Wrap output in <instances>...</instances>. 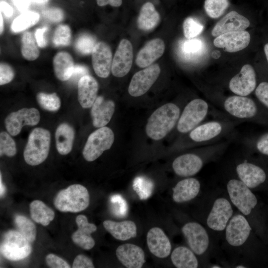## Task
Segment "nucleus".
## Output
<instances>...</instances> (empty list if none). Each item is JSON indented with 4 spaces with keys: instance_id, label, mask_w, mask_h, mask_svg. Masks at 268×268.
<instances>
[{
    "instance_id": "nucleus-3",
    "label": "nucleus",
    "mask_w": 268,
    "mask_h": 268,
    "mask_svg": "<svg viewBox=\"0 0 268 268\" xmlns=\"http://www.w3.org/2000/svg\"><path fill=\"white\" fill-rule=\"evenodd\" d=\"M180 114L181 109L176 104L168 103L160 107L148 119L146 134L155 140L164 138L176 125Z\"/></svg>"
},
{
    "instance_id": "nucleus-29",
    "label": "nucleus",
    "mask_w": 268,
    "mask_h": 268,
    "mask_svg": "<svg viewBox=\"0 0 268 268\" xmlns=\"http://www.w3.org/2000/svg\"><path fill=\"white\" fill-rule=\"evenodd\" d=\"M74 138L73 128L67 123L60 124L56 131V147L61 155H67L71 150Z\"/></svg>"
},
{
    "instance_id": "nucleus-6",
    "label": "nucleus",
    "mask_w": 268,
    "mask_h": 268,
    "mask_svg": "<svg viewBox=\"0 0 268 268\" xmlns=\"http://www.w3.org/2000/svg\"><path fill=\"white\" fill-rule=\"evenodd\" d=\"M252 231L248 220L238 211L234 214L224 230L226 243L234 250L245 252Z\"/></svg>"
},
{
    "instance_id": "nucleus-5",
    "label": "nucleus",
    "mask_w": 268,
    "mask_h": 268,
    "mask_svg": "<svg viewBox=\"0 0 268 268\" xmlns=\"http://www.w3.org/2000/svg\"><path fill=\"white\" fill-rule=\"evenodd\" d=\"M54 203L62 212H80L88 206L89 195L83 186L73 184L60 191L55 197Z\"/></svg>"
},
{
    "instance_id": "nucleus-33",
    "label": "nucleus",
    "mask_w": 268,
    "mask_h": 268,
    "mask_svg": "<svg viewBox=\"0 0 268 268\" xmlns=\"http://www.w3.org/2000/svg\"><path fill=\"white\" fill-rule=\"evenodd\" d=\"M35 40L30 32H25L22 35L21 52L22 56L27 60L34 61L39 56L40 52Z\"/></svg>"
},
{
    "instance_id": "nucleus-34",
    "label": "nucleus",
    "mask_w": 268,
    "mask_h": 268,
    "mask_svg": "<svg viewBox=\"0 0 268 268\" xmlns=\"http://www.w3.org/2000/svg\"><path fill=\"white\" fill-rule=\"evenodd\" d=\"M39 18V14L35 12H25L14 19L11 29L14 32L24 31L36 24Z\"/></svg>"
},
{
    "instance_id": "nucleus-17",
    "label": "nucleus",
    "mask_w": 268,
    "mask_h": 268,
    "mask_svg": "<svg viewBox=\"0 0 268 268\" xmlns=\"http://www.w3.org/2000/svg\"><path fill=\"white\" fill-rule=\"evenodd\" d=\"M251 40L250 33L246 31H231L221 34L213 40L214 45L229 53L236 52L246 48Z\"/></svg>"
},
{
    "instance_id": "nucleus-59",
    "label": "nucleus",
    "mask_w": 268,
    "mask_h": 268,
    "mask_svg": "<svg viewBox=\"0 0 268 268\" xmlns=\"http://www.w3.org/2000/svg\"><path fill=\"white\" fill-rule=\"evenodd\" d=\"M32 0V1L35 3H40V4L45 3L48 1V0Z\"/></svg>"
},
{
    "instance_id": "nucleus-13",
    "label": "nucleus",
    "mask_w": 268,
    "mask_h": 268,
    "mask_svg": "<svg viewBox=\"0 0 268 268\" xmlns=\"http://www.w3.org/2000/svg\"><path fill=\"white\" fill-rule=\"evenodd\" d=\"M182 233L190 248L197 255H205L210 247V238L206 229L196 222L186 223L182 228Z\"/></svg>"
},
{
    "instance_id": "nucleus-7",
    "label": "nucleus",
    "mask_w": 268,
    "mask_h": 268,
    "mask_svg": "<svg viewBox=\"0 0 268 268\" xmlns=\"http://www.w3.org/2000/svg\"><path fill=\"white\" fill-rule=\"evenodd\" d=\"M51 141L50 132L41 128L33 130L29 135L23 156L25 161L31 166L38 165L47 158Z\"/></svg>"
},
{
    "instance_id": "nucleus-40",
    "label": "nucleus",
    "mask_w": 268,
    "mask_h": 268,
    "mask_svg": "<svg viewBox=\"0 0 268 268\" xmlns=\"http://www.w3.org/2000/svg\"><path fill=\"white\" fill-rule=\"evenodd\" d=\"M71 39L70 28L67 25H59L54 31L52 42L57 47L67 46L69 45Z\"/></svg>"
},
{
    "instance_id": "nucleus-61",
    "label": "nucleus",
    "mask_w": 268,
    "mask_h": 268,
    "mask_svg": "<svg viewBox=\"0 0 268 268\" xmlns=\"http://www.w3.org/2000/svg\"><path fill=\"white\" fill-rule=\"evenodd\" d=\"M210 267L211 268H220L222 267L218 265H212Z\"/></svg>"
},
{
    "instance_id": "nucleus-28",
    "label": "nucleus",
    "mask_w": 268,
    "mask_h": 268,
    "mask_svg": "<svg viewBox=\"0 0 268 268\" xmlns=\"http://www.w3.org/2000/svg\"><path fill=\"white\" fill-rule=\"evenodd\" d=\"M53 63L54 73L58 79L63 81L70 79L75 66L72 57L69 53H58L54 56Z\"/></svg>"
},
{
    "instance_id": "nucleus-58",
    "label": "nucleus",
    "mask_w": 268,
    "mask_h": 268,
    "mask_svg": "<svg viewBox=\"0 0 268 268\" xmlns=\"http://www.w3.org/2000/svg\"><path fill=\"white\" fill-rule=\"evenodd\" d=\"M0 33H1L3 29V18H2L1 12H0Z\"/></svg>"
},
{
    "instance_id": "nucleus-44",
    "label": "nucleus",
    "mask_w": 268,
    "mask_h": 268,
    "mask_svg": "<svg viewBox=\"0 0 268 268\" xmlns=\"http://www.w3.org/2000/svg\"><path fill=\"white\" fill-rule=\"evenodd\" d=\"M204 48L202 41L198 39H190L185 41L182 47L183 53L188 56L201 54Z\"/></svg>"
},
{
    "instance_id": "nucleus-25",
    "label": "nucleus",
    "mask_w": 268,
    "mask_h": 268,
    "mask_svg": "<svg viewBox=\"0 0 268 268\" xmlns=\"http://www.w3.org/2000/svg\"><path fill=\"white\" fill-rule=\"evenodd\" d=\"M165 50L164 41L156 38L148 41L137 53L136 65L141 68L146 67L162 56Z\"/></svg>"
},
{
    "instance_id": "nucleus-14",
    "label": "nucleus",
    "mask_w": 268,
    "mask_h": 268,
    "mask_svg": "<svg viewBox=\"0 0 268 268\" xmlns=\"http://www.w3.org/2000/svg\"><path fill=\"white\" fill-rule=\"evenodd\" d=\"M40 120L39 111L34 108H22L9 114L4 121L8 133L12 136L18 134L24 126L37 125Z\"/></svg>"
},
{
    "instance_id": "nucleus-41",
    "label": "nucleus",
    "mask_w": 268,
    "mask_h": 268,
    "mask_svg": "<svg viewBox=\"0 0 268 268\" xmlns=\"http://www.w3.org/2000/svg\"><path fill=\"white\" fill-rule=\"evenodd\" d=\"M97 43L96 38L92 35L84 33L77 39L75 47L76 50L83 55H88L92 52Z\"/></svg>"
},
{
    "instance_id": "nucleus-26",
    "label": "nucleus",
    "mask_w": 268,
    "mask_h": 268,
    "mask_svg": "<svg viewBox=\"0 0 268 268\" xmlns=\"http://www.w3.org/2000/svg\"><path fill=\"white\" fill-rule=\"evenodd\" d=\"M78 100L83 108L91 107L97 98L98 83L92 76L87 74L80 78L77 84Z\"/></svg>"
},
{
    "instance_id": "nucleus-48",
    "label": "nucleus",
    "mask_w": 268,
    "mask_h": 268,
    "mask_svg": "<svg viewBox=\"0 0 268 268\" xmlns=\"http://www.w3.org/2000/svg\"><path fill=\"white\" fill-rule=\"evenodd\" d=\"M42 15L45 18L54 23L60 22L64 17V13L62 9L57 7L44 10L42 11Z\"/></svg>"
},
{
    "instance_id": "nucleus-54",
    "label": "nucleus",
    "mask_w": 268,
    "mask_h": 268,
    "mask_svg": "<svg viewBox=\"0 0 268 268\" xmlns=\"http://www.w3.org/2000/svg\"><path fill=\"white\" fill-rule=\"evenodd\" d=\"M0 12L7 17L11 16L13 13V8L7 2L1 1L0 2Z\"/></svg>"
},
{
    "instance_id": "nucleus-50",
    "label": "nucleus",
    "mask_w": 268,
    "mask_h": 268,
    "mask_svg": "<svg viewBox=\"0 0 268 268\" xmlns=\"http://www.w3.org/2000/svg\"><path fill=\"white\" fill-rule=\"evenodd\" d=\"M72 267L73 268H93L94 266L90 258L80 254L75 258Z\"/></svg>"
},
{
    "instance_id": "nucleus-4",
    "label": "nucleus",
    "mask_w": 268,
    "mask_h": 268,
    "mask_svg": "<svg viewBox=\"0 0 268 268\" xmlns=\"http://www.w3.org/2000/svg\"><path fill=\"white\" fill-rule=\"evenodd\" d=\"M212 105L202 98H197L189 101L180 114L176 124L177 132L187 134L202 123L212 112Z\"/></svg>"
},
{
    "instance_id": "nucleus-9",
    "label": "nucleus",
    "mask_w": 268,
    "mask_h": 268,
    "mask_svg": "<svg viewBox=\"0 0 268 268\" xmlns=\"http://www.w3.org/2000/svg\"><path fill=\"white\" fill-rule=\"evenodd\" d=\"M233 206L228 197L216 198L213 201L206 218L207 226L213 231H224L234 214Z\"/></svg>"
},
{
    "instance_id": "nucleus-22",
    "label": "nucleus",
    "mask_w": 268,
    "mask_h": 268,
    "mask_svg": "<svg viewBox=\"0 0 268 268\" xmlns=\"http://www.w3.org/2000/svg\"><path fill=\"white\" fill-rule=\"evenodd\" d=\"M77 230L71 236L73 242L84 250H90L95 245V241L91 234L97 230L96 226L88 222L84 215H79L76 218Z\"/></svg>"
},
{
    "instance_id": "nucleus-38",
    "label": "nucleus",
    "mask_w": 268,
    "mask_h": 268,
    "mask_svg": "<svg viewBox=\"0 0 268 268\" xmlns=\"http://www.w3.org/2000/svg\"><path fill=\"white\" fill-rule=\"evenodd\" d=\"M37 100L43 109L49 111L58 110L61 104V100L56 93L39 92L37 95Z\"/></svg>"
},
{
    "instance_id": "nucleus-11",
    "label": "nucleus",
    "mask_w": 268,
    "mask_h": 268,
    "mask_svg": "<svg viewBox=\"0 0 268 268\" xmlns=\"http://www.w3.org/2000/svg\"><path fill=\"white\" fill-rule=\"evenodd\" d=\"M0 250L5 258L15 261L29 256L32 248L30 242L19 231L10 230L4 234Z\"/></svg>"
},
{
    "instance_id": "nucleus-21",
    "label": "nucleus",
    "mask_w": 268,
    "mask_h": 268,
    "mask_svg": "<svg viewBox=\"0 0 268 268\" xmlns=\"http://www.w3.org/2000/svg\"><path fill=\"white\" fill-rule=\"evenodd\" d=\"M119 261L126 268H140L145 262L144 253L139 246L130 243L119 246L116 251Z\"/></svg>"
},
{
    "instance_id": "nucleus-8",
    "label": "nucleus",
    "mask_w": 268,
    "mask_h": 268,
    "mask_svg": "<svg viewBox=\"0 0 268 268\" xmlns=\"http://www.w3.org/2000/svg\"><path fill=\"white\" fill-rule=\"evenodd\" d=\"M233 170L235 176L251 190L260 186L267 179L264 168L246 155L236 160Z\"/></svg>"
},
{
    "instance_id": "nucleus-39",
    "label": "nucleus",
    "mask_w": 268,
    "mask_h": 268,
    "mask_svg": "<svg viewBox=\"0 0 268 268\" xmlns=\"http://www.w3.org/2000/svg\"><path fill=\"white\" fill-rule=\"evenodd\" d=\"M229 5L228 0H205L204 8L208 16L217 18L223 14Z\"/></svg>"
},
{
    "instance_id": "nucleus-51",
    "label": "nucleus",
    "mask_w": 268,
    "mask_h": 268,
    "mask_svg": "<svg viewBox=\"0 0 268 268\" xmlns=\"http://www.w3.org/2000/svg\"><path fill=\"white\" fill-rule=\"evenodd\" d=\"M88 68L84 66L75 65L74 67L72 74L70 78L71 82H76L80 79L82 76L88 74Z\"/></svg>"
},
{
    "instance_id": "nucleus-2",
    "label": "nucleus",
    "mask_w": 268,
    "mask_h": 268,
    "mask_svg": "<svg viewBox=\"0 0 268 268\" xmlns=\"http://www.w3.org/2000/svg\"><path fill=\"white\" fill-rule=\"evenodd\" d=\"M234 138L230 137L211 144L205 145L196 152L187 153L177 157L172 162L176 175L189 177L197 174L204 165L221 156Z\"/></svg>"
},
{
    "instance_id": "nucleus-56",
    "label": "nucleus",
    "mask_w": 268,
    "mask_h": 268,
    "mask_svg": "<svg viewBox=\"0 0 268 268\" xmlns=\"http://www.w3.org/2000/svg\"><path fill=\"white\" fill-rule=\"evenodd\" d=\"M264 50L267 62L268 63V43H266L264 47Z\"/></svg>"
},
{
    "instance_id": "nucleus-47",
    "label": "nucleus",
    "mask_w": 268,
    "mask_h": 268,
    "mask_svg": "<svg viewBox=\"0 0 268 268\" xmlns=\"http://www.w3.org/2000/svg\"><path fill=\"white\" fill-rule=\"evenodd\" d=\"M14 71L8 64L1 63L0 65V85L10 82L14 77Z\"/></svg>"
},
{
    "instance_id": "nucleus-37",
    "label": "nucleus",
    "mask_w": 268,
    "mask_h": 268,
    "mask_svg": "<svg viewBox=\"0 0 268 268\" xmlns=\"http://www.w3.org/2000/svg\"><path fill=\"white\" fill-rule=\"evenodd\" d=\"M133 187L140 200H146L152 195L154 184L147 177L138 176L134 179Z\"/></svg>"
},
{
    "instance_id": "nucleus-52",
    "label": "nucleus",
    "mask_w": 268,
    "mask_h": 268,
    "mask_svg": "<svg viewBox=\"0 0 268 268\" xmlns=\"http://www.w3.org/2000/svg\"><path fill=\"white\" fill-rule=\"evenodd\" d=\"M48 30L47 27L38 28L35 32V38L38 46L43 48L47 44L46 40L45 38L44 34Z\"/></svg>"
},
{
    "instance_id": "nucleus-1",
    "label": "nucleus",
    "mask_w": 268,
    "mask_h": 268,
    "mask_svg": "<svg viewBox=\"0 0 268 268\" xmlns=\"http://www.w3.org/2000/svg\"><path fill=\"white\" fill-rule=\"evenodd\" d=\"M210 101L220 113L230 119L241 123L246 122L268 124V114L262 109V106L249 96L233 94L228 96L221 95L209 96Z\"/></svg>"
},
{
    "instance_id": "nucleus-43",
    "label": "nucleus",
    "mask_w": 268,
    "mask_h": 268,
    "mask_svg": "<svg viewBox=\"0 0 268 268\" xmlns=\"http://www.w3.org/2000/svg\"><path fill=\"white\" fill-rule=\"evenodd\" d=\"M9 134L2 132L0 134V155L12 157L16 153V144Z\"/></svg>"
},
{
    "instance_id": "nucleus-20",
    "label": "nucleus",
    "mask_w": 268,
    "mask_h": 268,
    "mask_svg": "<svg viewBox=\"0 0 268 268\" xmlns=\"http://www.w3.org/2000/svg\"><path fill=\"white\" fill-rule=\"evenodd\" d=\"M146 241L150 252L159 258L167 257L171 251L169 238L160 228L154 227L148 232Z\"/></svg>"
},
{
    "instance_id": "nucleus-18",
    "label": "nucleus",
    "mask_w": 268,
    "mask_h": 268,
    "mask_svg": "<svg viewBox=\"0 0 268 268\" xmlns=\"http://www.w3.org/2000/svg\"><path fill=\"white\" fill-rule=\"evenodd\" d=\"M91 55L95 73L100 77H107L111 70L113 61L110 47L104 42H99L96 44Z\"/></svg>"
},
{
    "instance_id": "nucleus-27",
    "label": "nucleus",
    "mask_w": 268,
    "mask_h": 268,
    "mask_svg": "<svg viewBox=\"0 0 268 268\" xmlns=\"http://www.w3.org/2000/svg\"><path fill=\"white\" fill-rule=\"evenodd\" d=\"M105 229L115 239L126 241L136 237V226L134 222L126 220L121 222H115L107 220L103 222Z\"/></svg>"
},
{
    "instance_id": "nucleus-23",
    "label": "nucleus",
    "mask_w": 268,
    "mask_h": 268,
    "mask_svg": "<svg viewBox=\"0 0 268 268\" xmlns=\"http://www.w3.org/2000/svg\"><path fill=\"white\" fill-rule=\"evenodd\" d=\"M201 189V184L198 179L186 177L179 181L173 188V200L177 203L189 201L198 196Z\"/></svg>"
},
{
    "instance_id": "nucleus-10",
    "label": "nucleus",
    "mask_w": 268,
    "mask_h": 268,
    "mask_svg": "<svg viewBox=\"0 0 268 268\" xmlns=\"http://www.w3.org/2000/svg\"><path fill=\"white\" fill-rule=\"evenodd\" d=\"M114 141V134L107 127L99 128L88 136L82 151L84 159L89 162L97 159L103 152L110 149Z\"/></svg>"
},
{
    "instance_id": "nucleus-30",
    "label": "nucleus",
    "mask_w": 268,
    "mask_h": 268,
    "mask_svg": "<svg viewBox=\"0 0 268 268\" xmlns=\"http://www.w3.org/2000/svg\"><path fill=\"white\" fill-rule=\"evenodd\" d=\"M196 255L191 249L179 246L172 252L171 259L177 268H197L199 267V261Z\"/></svg>"
},
{
    "instance_id": "nucleus-46",
    "label": "nucleus",
    "mask_w": 268,
    "mask_h": 268,
    "mask_svg": "<svg viewBox=\"0 0 268 268\" xmlns=\"http://www.w3.org/2000/svg\"><path fill=\"white\" fill-rule=\"evenodd\" d=\"M254 94L258 102L268 111V81H262L257 84Z\"/></svg>"
},
{
    "instance_id": "nucleus-49",
    "label": "nucleus",
    "mask_w": 268,
    "mask_h": 268,
    "mask_svg": "<svg viewBox=\"0 0 268 268\" xmlns=\"http://www.w3.org/2000/svg\"><path fill=\"white\" fill-rule=\"evenodd\" d=\"M47 265L52 268H69L70 266L62 258L53 254H49L46 257Z\"/></svg>"
},
{
    "instance_id": "nucleus-55",
    "label": "nucleus",
    "mask_w": 268,
    "mask_h": 268,
    "mask_svg": "<svg viewBox=\"0 0 268 268\" xmlns=\"http://www.w3.org/2000/svg\"><path fill=\"white\" fill-rule=\"evenodd\" d=\"M96 2L99 6L110 4L113 7H119L122 5V0H96Z\"/></svg>"
},
{
    "instance_id": "nucleus-24",
    "label": "nucleus",
    "mask_w": 268,
    "mask_h": 268,
    "mask_svg": "<svg viewBox=\"0 0 268 268\" xmlns=\"http://www.w3.org/2000/svg\"><path fill=\"white\" fill-rule=\"evenodd\" d=\"M115 103L111 100H105L98 96L91 106V115L93 126L101 128L105 126L111 120L115 111Z\"/></svg>"
},
{
    "instance_id": "nucleus-15",
    "label": "nucleus",
    "mask_w": 268,
    "mask_h": 268,
    "mask_svg": "<svg viewBox=\"0 0 268 268\" xmlns=\"http://www.w3.org/2000/svg\"><path fill=\"white\" fill-rule=\"evenodd\" d=\"M160 73L158 65H151L136 72L133 76L128 92L133 97H138L145 93L155 82Z\"/></svg>"
},
{
    "instance_id": "nucleus-36",
    "label": "nucleus",
    "mask_w": 268,
    "mask_h": 268,
    "mask_svg": "<svg viewBox=\"0 0 268 268\" xmlns=\"http://www.w3.org/2000/svg\"><path fill=\"white\" fill-rule=\"evenodd\" d=\"M14 221L18 231L30 243L34 241L36 236V228L34 223L27 217L20 215H17Z\"/></svg>"
},
{
    "instance_id": "nucleus-16",
    "label": "nucleus",
    "mask_w": 268,
    "mask_h": 268,
    "mask_svg": "<svg viewBox=\"0 0 268 268\" xmlns=\"http://www.w3.org/2000/svg\"><path fill=\"white\" fill-rule=\"evenodd\" d=\"M133 59V46L130 41L122 39L117 49L112 61L111 71L116 77H122L130 70Z\"/></svg>"
},
{
    "instance_id": "nucleus-60",
    "label": "nucleus",
    "mask_w": 268,
    "mask_h": 268,
    "mask_svg": "<svg viewBox=\"0 0 268 268\" xmlns=\"http://www.w3.org/2000/svg\"><path fill=\"white\" fill-rule=\"evenodd\" d=\"M235 268H246V266L243 265H237L235 267Z\"/></svg>"
},
{
    "instance_id": "nucleus-12",
    "label": "nucleus",
    "mask_w": 268,
    "mask_h": 268,
    "mask_svg": "<svg viewBox=\"0 0 268 268\" xmlns=\"http://www.w3.org/2000/svg\"><path fill=\"white\" fill-rule=\"evenodd\" d=\"M257 85L256 72L250 64L244 65L227 82L228 89L234 94L241 96H249L255 91Z\"/></svg>"
},
{
    "instance_id": "nucleus-31",
    "label": "nucleus",
    "mask_w": 268,
    "mask_h": 268,
    "mask_svg": "<svg viewBox=\"0 0 268 268\" xmlns=\"http://www.w3.org/2000/svg\"><path fill=\"white\" fill-rule=\"evenodd\" d=\"M160 20V15L150 2L145 3L141 7L137 20L139 29L149 31L154 28Z\"/></svg>"
},
{
    "instance_id": "nucleus-53",
    "label": "nucleus",
    "mask_w": 268,
    "mask_h": 268,
    "mask_svg": "<svg viewBox=\"0 0 268 268\" xmlns=\"http://www.w3.org/2000/svg\"><path fill=\"white\" fill-rule=\"evenodd\" d=\"M13 4L21 12H24L29 8L30 0H11Z\"/></svg>"
},
{
    "instance_id": "nucleus-19",
    "label": "nucleus",
    "mask_w": 268,
    "mask_h": 268,
    "mask_svg": "<svg viewBox=\"0 0 268 268\" xmlns=\"http://www.w3.org/2000/svg\"><path fill=\"white\" fill-rule=\"evenodd\" d=\"M250 25V21L235 11H231L222 18L214 26L211 34L214 37L225 33L246 30Z\"/></svg>"
},
{
    "instance_id": "nucleus-45",
    "label": "nucleus",
    "mask_w": 268,
    "mask_h": 268,
    "mask_svg": "<svg viewBox=\"0 0 268 268\" xmlns=\"http://www.w3.org/2000/svg\"><path fill=\"white\" fill-rule=\"evenodd\" d=\"M112 203L113 211L118 217L125 216L128 212V204L126 200L120 195H113L110 199Z\"/></svg>"
},
{
    "instance_id": "nucleus-57",
    "label": "nucleus",
    "mask_w": 268,
    "mask_h": 268,
    "mask_svg": "<svg viewBox=\"0 0 268 268\" xmlns=\"http://www.w3.org/2000/svg\"><path fill=\"white\" fill-rule=\"evenodd\" d=\"M0 197L2 196V195H3V193H4V189H5V188L3 186V184H2V181H1V175L0 174Z\"/></svg>"
},
{
    "instance_id": "nucleus-35",
    "label": "nucleus",
    "mask_w": 268,
    "mask_h": 268,
    "mask_svg": "<svg viewBox=\"0 0 268 268\" xmlns=\"http://www.w3.org/2000/svg\"><path fill=\"white\" fill-rule=\"evenodd\" d=\"M242 143L246 150L256 151L268 156V132L255 138L245 137L243 139Z\"/></svg>"
},
{
    "instance_id": "nucleus-32",
    "label": "nucleus",
    "mask_w": 268,
    "mask_h": 268,
    "mask_svg": "<svg viewBox=\"0 0 268 268\" xmlns=\"http://www.w3.org/2000/svg\"><path fill=\"white\" fill-rule=\"evenodd\" d=\"M30 212L32 219L43 226L49 225L55 217L54 211L39 200H35L31 202Z\"/></svg>"
},
{
    "instance_id": "nucleus-42",
    "label": "nucleus",
    "mask_w": 268,
    "mask_h": 268,
    "mask_svg": "<svg viewBox=\"0 0 268 268\" xmlns=\"http://www.w3.org/2000/svg\"><path fill=\"white\" fill-rule=\"evenodd\" d=\"M183 28L185 37L190 39L200 34L203 30V25L197 19L189 17L184 21Z\"/></svg>"
}]
</instances>
